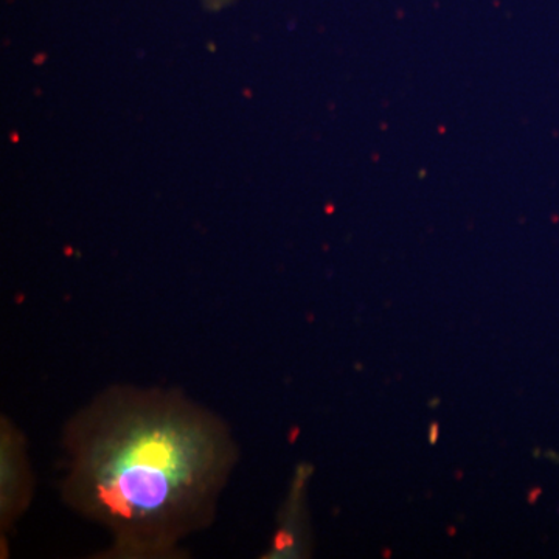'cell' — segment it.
I'll return each mask as SVG.
<instances>
[{
	"mask_svg": "<svg viewBox=\"0 0 559 559\" xmlns=\"http://www.w3.org/2000/svg\"><path fill=\"white\" fill-rule=\"evenodd\" d=\"M201 2L210 11H223L234 5L237 0H201Z\"/></svg>",
	"mask_w": 559,
	"mask_h": 559,
	"instance_id": "obj_3",
	"label": "cell"
},
{
	"mask_svg": "<svg viewBox=\"0 0 559 559\" xmlns=\"http://www.w3.org/2000/svg\"><path fill=\"white\" fill-rule=\"evenodd\" d=\"M64 495L124 558L168 557L215 513L235 462L219 418L164 390L103 393L70 423Z\"/></svg>",
	"mask_w": 559,
	"mask_h": 559,
	"instance_id": "obj_1",
	"label": "cell"
},
{
	"mask_svg": "<svg viewBox=\"0 0 559 559\" xmlns=\"http://www.w3.org/2000/svg\"><path fill=\"white\" fill-rule=\"evenodd\" d=\"M31 498V473L24 441L16 428L3 419L0 430V516L10 525L27 507Z\"/></svg>",
	"mask_w": 559,
	"mask_h": 559,
	"instance_id": "obj_2",
	"label": "cell"
}]
</instances>
